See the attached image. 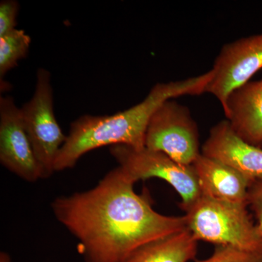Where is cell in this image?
<instances>
[{
	"instance_id": "obj_1",
	"label": "cell",
	"mask_w": 262,
	"mask_h": 262,
	"mask_svg": "<svg viewBox=\"0 0 262 262\" xmlns=\"http://www.w3.org/2000/svg\"><path fill=\"white\" fill-rule=\"evenodd\" d=\"M135 184L118 166L92 189L51 203L56 220L78 241L84 261L124 262L141 246L187 229L184 215L155 211L134 191Z\"/></svg>"
},
{
	"instance_id": "obj_2",
	"label": "cell",
	"mask_w": 262,
	"mask_h": 262,
	"mask_svg": "<svg viewBox=\"0 0 262 262\" xmlns=\"http://www.w3.org/2000/svg\"><path fill=\"white\" fill-rule=\"evenodd\" d=\"M211 78L208 71L184 80L158 83L141 102L125 111L104 116L82 115L71 125L57 157L55 172L74 168L83 155L102 146L145 147L146 129L156 110L167 100L204 94Z\"/></svg>"
},
{
	"instance_id": "obj_3",
	"label": "cell",
	"mask_w": 262,
	"mask_h": 262,
	"mask_svg": "<svg viewBox=\"0 0 262 262\" xmlns=\"http://www.w3.org/2000/svg\"><path fill=\"white\" fill-rule=\"evenodd\" d=\"M247 207L201 194L184 210L187 229L198 241L262 251V237Z\"/></svg>"
},
{
	"instance_id": "obj_4",
	"label": "cell",
	"mask_w": 262,
	"mask_h": 262,
	"mask_svg": "<svg viewBox=\"0 0 262 262\" xmlns=\"http://www.w3.org/2000/svg\"><path fill=\"white\" fill-rule=\"evenodd\" d=\"M24 126L42 169L43 179L55 172V163L67 136L57 121L53 110L51 73L46 69L37 71L35 91L20 108Z\"/></svg>"
},
{
	"instance_id": "obj_5",
	"label": "cell",
	"mask_w": 262,
	"mask_h": 262,
	"mask_svg": "<svg viewBox=\"0 0 262 262\" xmlns=\"http://www.w3.org/2000/svg\"><path fill=\"white\" fill-rule=\"evenodd\" d=\"M110 153L136 183L155 178L170 184L182 198L179 206L183 211L201 195L192 165H182L161 151L146 147L115 145L110 147Z\"/></svg>"
},
{
	"instance_id": "obj_6",
	"label": "cell",
	"mask_w": 262,
	"mask_h": 262,
	"mask_svg": "<svg viewBox=\"0 0 262 262\" xmlns=\"http://www.w3.org/2000/svg\"><path fill=\"white\" fill-rule=\"evenodd\" d=\"M145 147L161 151L177 163L192 165L201 154L198 125L187 106L167 100L148 124Z\"/></svg>"
},
{
	"instance_id": "obj_7",
	"label": "cell",
	"mask_w": 262,
	"mask_h": 262,
	"mask_svg": "<svg viewBox=\"0 0 262 262\" xmlns=\"http://www.w3.org/2000/svg\"><path fill=\"white\" fill-rule=\"evenodd\" d=\"M261 69L262 33L227 43L215 58L206 93L213 95L223 107L229 94Z\"/></svg>"
},
{
	"instance_id": "obj_8",
	"label": "cell",
	"mask_w": 262,
	"mask_h": 262,
	"mask_svg": "<svg viewBox=\"0 0 262 262\" xmlns=\"http://www.w3.org/2000/svg\"><path fill=\"white\" fill-rule=\"evenodd\" d=\"M0 163L26 182L43 179L20 108L11 96L0 97Z\"/></svg>"
},
{
	"instance_id": "obj_9",
	"label": "cell",
	"mask_w": 262,
	"mask_h": 262,
	"mask_svg": "<svg viewBox=\"0 0 262 262\" xmlns=\"http://www.w3.org/2000/svg\"><path fill=\"white\" fill-rule=\"evenodd\" d=\"M201 154L234 169L251 182L262 177V149L241 139L227 120L212 127Z\"/></svg>"
},
{
	"instance_id": "obj_10",
	"label": "cell",
	"mask_w": 262,
	"mask_h": 262,
	"mask_svg": "<svg viewBox=\"0 0 262 262\" xmlns=\"http://www.w3.org/2000/svg\"><path fill=\"white\" fill-rule=\"evenodd\" d=\"M222 108L234 132L262 149V80L249 81L234 89Z\"/></svg>"
},
{
	"instance_id": "obj_11",
	"label": "cell",
	"mask_w": 262,
	"mask_h": 262,
	"mask_svg": "<svg viewBox=\"0 0 262 262\" xmlns=\"http://www.w3.org/2000/svg\"><path fill=\"white\" fill-rule=\"evenodd\" d=\"M201 194L215 201L248 206L251 182L239 172L201 154L192 163Z\"/></svg>"
},
{
	"instance_id": "obj_12",
	"label": "cell",
	"mask_w": 262,
	"mask_h": 262,
	"mask_svg": "<svg viewBox=\"0 0 262 262\" xmlns=\"http://www.w3.org/2000/svg\"><path fill=\"white\" fill-rule=\"evenodd\" d=\"M198 248V239L186 229L141 246L124 262H190Z\"/></svg>"
},
{
	"instance_id": "obj_13",
	"label": "cell",
	"mask_w": 262,
	"mask_h": 262,
	"mask_svg": "<svg viewBox=\"0 0 262 262\" xmlns=\"http://www.w3.org/2000/svg\"><path fill=\"white\" fill-rule=\"evenodd\" d=\"M30 36L23 29H15L0 37V80L9 71L17 67L19 61L28 55Z\"/></svg>"
},
{
	"instance_id": "obj_14",
	"label": "cell",
	"mask_w": 262,
	"mask_h": 262,
	"mask_svg": "<svg viewBox=\"0 0 262 262\" xmlns=\"http://www.w3.org/2000/svg\"><path fill=\"white\" fill-rule=\"evenodd\" d=\"M194 262H262V251H248L229 246H215L211 256Z\"/></svg>"
},
{
	"instance_id": "obj_15",
	"label": "cell",
	"mask_w": 262,
	"mask_h": 262,
	"mask_svg": "<svg viewBox=\"0 0 262 262\" xmlns=\"http://www.w3.org/2000/svg\"><path fill=\"white\" fill-rule=\"evenodd\" d=\"M19 4L15 0L0 3V37L16 29Z\"/></svg>"
},
{
	"instance_id": "obj_16",
	"label": "cell",
	"mask_w": 262,
	"mask_h": 262,
	"mask_svg": "<svg viewBox=\"0 0 262 262\" xmlns=\"http://www.w3.org/2000/svg\"><path fill=\"white\" fill-rule=\"evenodd\" d=\"M248 206L256 218V226L262 237V177L255 179L248 188Z\"/></svg>"
},
{
	"instance_id": "obj_17",
	"label": "cell",
	"mask_w": 262,
	"mask_h": 262,
	"mask_svg": "<svg viewBox=\"0 0 262 262\" xmlns=\"http://www.w3.org/2000/svg\"><path fill=\"white\" fill-rule=\"evenodd\" d=\"M0 262H11L10 255L5 252L0 253Z\"/></svg>"
}]
</instances>
